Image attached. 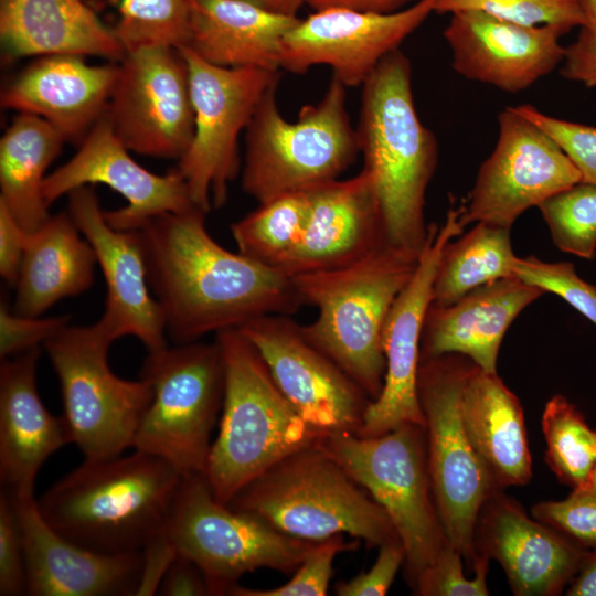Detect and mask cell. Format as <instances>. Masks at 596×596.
I'll use <instances>...</instances> for the list:
<instances>
[{"label": "cell", "instance_id": "d6a6232c", "mask_svg": "<svg viewBox=\"0 0 596 596\" xmlns=\"http://www.w3.org/2000/svg\"><path fill=\"white\" fill-rule=\"evenodd\" d=\"M510 231L476 223L466 234L453 238L439 260L432 304L448 306L482 285L515 276Z\"/></svg>", "mask_w": 596, "mask_h": 596}, {"label": "cell", "instance_id": "7c38bea8", "mask_svg": "<svg viewBox=\"0 0 596 596\" xmlns=\"http://www.w3.org/2000/svg\"><path fill=\"white\" fill-rule=\"evenodd\" d=\"M113 341L97 327L67 326L43 345L60 380L72 443L85 459L117 456L132 443L151 403L150 384L109 368Z\"/></svg>", "mask_w": 596, "mask_h": 596}, {"label": "cell", "instance_id": "816d5d0a", "mask_svg": "<svg viewBox=\"0 0 596 596\" xmlns=\"http://www.w3.org/2000/svg\"><path fill=\"white\" fill-rule=\"evenodd\" d=\"M417 0H305L313 11L342 8L362 12L393 13L407 8Z\"/></svg>", "mask_w": 596, "mask_h": 596}, {"label": "cell", "instance_id": "f1b7e54d", "mask_svg": "<svg viewBox=\"0 0 596 596\" xmlns=\"http://www.w3.org/2000/svg\"><path fill=\"white\" fill-rule=\"evenodd\" d=\"M461 415L493 486L504 490L526 485L532 478V457L523 408L497 372L472 366L462 390Z\"/></svg>", "mask_w": 596, "mask_h": 596}, {"label": "cell", "instance_id": "cb8c5ba5", "mask_svg": "<svg viewBox=\"0 0 596 596\" xmlns=\"http://www.w3.org/2000/svg\"><path fill=\"white\" fill-rule=\"evenodd\" d=\"M311 215L299 244L278 270L294 277L360 260L386 244L372 174L333 179L306 189Z\"/></svg>", "mask_w": 596, "mask_h": 596}, {"label": "cell", "instance_id": "1f68e13d", "mask_svg": "<svg viewBox=\"0 0 596 596\" xmlns=\"http://www.w3.org/2000/svg\"><path fill=\"white\" fill-rule=\"evenodd\" d=\"M64 137L43 118L20 113L0 140V202L24 232L49 217L42 185L45 171L58 156Z\"/></svg>", "mask_w": 596, "mask_h": 596}, {"label": "cell", "instance_id": "9c48e42d", "mask_svg": "<svg viewBox=\"0 0 596 596\" xmlns=\"http://www.w3.org/2000/svg\"><path fill=\"white\" fill-rule=\"evenodd\" d=\"M140 377L152 400L132 448L171 465L181 476L205 475L224 396L219 344L191 342L148 352Z\"/></svg>", "mask_w": 596, "mask_h": 596}, {"label": "cell", "instance_id": "44dd1931", "mask_svg": "<svg viewBox=\"0 0 596 596\" xmlns=\"http://www.w3.org/2000/svg\"><path fill=\"white\" fill-rule=\"evenodd\" d=\"M67 195V212L91 244L106 283L105 311L95 323L113 342L132 336L148 352L168 347L164 320L149 290L137 231L111 227L91 185Z\"/></svg>", "mask_w": 596, "mask_h": 596}, {"label": "cell", "instance_id": "e575fe53", "mask_svg": "<svg viewBox=\"0 0 596 596\" xmlns=\"http://www.w3.org/2000/svg\"><path fill=\"white\" fill-rule=\"evenodd\" d=\"M545 462L557 479L573 489L589 480L596 461V430L564 395L556 394L542 413Z\"/></svg>", "mask_w": 596, "mask_h": 596}, {"label": "cell", "instance_id": "74e56055", "mask_svg": "<svg viewBox=\"0 0 596 596\" xmlns=\"http://www.w3.org/2000/svg\"><path fill=\"white\" fill-rule=\"evenodd\" d=\"M478 11L509 22L550 25L565 34L583 22L581 0H434V12Z\"/></svg>", "mask_w": 596, "mask_h": 596}, {"label": "cell", "instance_id": "ee69618b", "mask_svg": "<svg viewBox=\"0 0 596 596\" xmlns=\"http://www.w3.org/2000/svg\"><path fill=\"white\" fill-rule=\"evenodd\" d=\"M68 315L41 318L23 316L10 310L7 304L0 306V356L18 355L62 331L70 324Z\"/></svg>", "mask_w": 596, "mask_h": 596}, {"label": "cell", "instance_id": "4dcf8cb0", "mask_svg": "<svg viewBox=\"0 0 596 596\" xmlns=\"http://www.w3.org/2000/svg\"><path fill=\"white\" fill-rule=\"evenodd\" d=\"M95 253L68 212L50 215L26 233L13 311L36 317L94 281Z\"/></svg>", "mask_w": 596, "mask_h": 596}, {"label": "cell", "instance_id": "60d3db41", "mask_svg": "<svg viewBox=\"0 0 596 596\" xmlns=\"http://www.w3.org/2000/svg\"><path fill=\"white\" fill-rule=\"evenodd\" d=\"M462 554L450 544L419 575L413 592L419 596H488L487 574L490 560L476 556L475 576L464 573Z\"/></svg>", "mask_w": 596, "mask_h": 596}, {"label": "cell", "instance_id": "d6986e66", "mask_svg": "<svg viewBox=\"0 0 596 596\" xmlns=\"http://www.w3.org/2000/svg\"><path fill=\"white\" fill-rule=\"evenodd\" d=\"M96 183L108 185L127 201L124 207L104 211L107 223L119 231H136L152 217L198 207L179 170L160 175L137 163L105 114L75 156L45 177L42 194L50 206L73 190Z\"/></svg>", "mask_w": 596, "mask_h": 596}, {"label": "cell", "instance_id": "277c9868", "mask_svg": "<svg viewBox=\"0 0 596 596\" xmlns=\"http://www.w3.org/2000/svg\"><path fill=\"white\" fill-rule=\"evenodd\" d=\"M214 340L225 381L205 477L214 498L227 505L249 481L322 437L284 396L257 349L238 329L220 331Z\"/></svg>", "mask_w": 596, "mask_h": 596}, {"label": "cell", "instance_id": "5bb4252c", "mask_svg": "<svg viewBox=\"0 0 596 596\" xmlns=\"http://www.w3.org/2000/svg\"><path fill=\"white\" fill-rule=\"evenodd\" d=\"M498 140L462 205V222L511 228L526 210L578 183L582 175L561 146L515 107L498 116Z\"/></svg>", "mask_w": 596, "mask_h": 596}, {"label": "cell", "instance_id": "5b68a950", "mask_svg": "<svg viewBox=\"0 0 596 596\" xmlns=\"http://www.w3.org/2000/svg\"><path fill=\"white\" fill-rule=\"evenodd\" d=\"M418 256L383 244L350 265L292 277L317 318L301 327L305 338L340 366L374 401L386 370L382 331L396 296Z\"/></svg>", "mask_w": 596, "mask_h": 596}, {"label": "cell", "instance_id": "ba28073f", "mask_svg": "<svg viewBox=\"0 0 596 596\" xmlns=\"http://www.w3.org/2000/svg\"><path fill=\"white\" fill-rule=\"evenodd\" d=\"M319 446L386 511L404 547V577L413 590L451 544L433 492L425 426L405 423L374 437L334 433Z\"/></svg>", "mask_w": 596, "mask_h": 596}, {"label": "cell", "instance_id": "ffe728a7", "mask_svg": "<svg viewBox=\"0 0 596 596\" xmlns=\"http://www.w3.org/2000/svg\"><path fill=\"white\" fill-rule=\"evenodd\" d=\"M476 556L499 562L517 596H557L577 574L587 549L526 514L496 489L482 503L473 530Z\"/></svg>", "mask_w": 596, "mask_h": 596}, {"label": "cell", "instance_id": "4fadbf2b", "mask_svg": "<svg viewBox=\"0 0 596 596\" xmlns=\"http://www.w3.org/2000/svg\"><path fill=\"white\" fill-rule=\"evenodd\" d=\"M189 70L194 110V134L177 169L193 203L207 212L222 206L241 161L238 137L246 129L267 91L278 84L279 72L211 64L190 49L179 47Z\"/></svg>", "mask_w": 596, "mask_h": 596}, {"label": "cell", "instance_id": "7dc6e473", "mask_svg": "<svg viewBox=\"0 0 596 596\" xmlns=\"http://www.w3.org/2000/svg\"><path fill=\"white\" fill-rule=\"evenodd\" d=\"M405 552L402 543H390L379 547L377 558L371 568L349 581H340L334 590L339 596H383L403 566Z\"/></svg>", "mask_w": 596, "mask_h": 596}, {"label": "cell", "instance_id": "ac0fdd59", "mask_svg": "<svg viewBox=\"0 0 596 596\" xmlns=\"http://www.w3.org/2000/svg\"><path fill=\"white\" fill-rule=\"evenodd\" d=\"M434 13V0H417L393 13L342 8L315 11L285 34L280 68L305 73L328 65L345 87L362 86L377 64Z\"/></svg>", "mask_w": 596, "mask_h": 596}, {"label": "cell", "instance_id": "d4e9b609", "mask_svg": "<svg viewBox=\"0 0 596 596\" xmlns=\"http://www.w3.org/2000/svg\"><path fill=\"white\" fill-rule=\"evenodd\" d=\"M40 348L0 365V479L11 493L34 492V481L46 459L72 443L64 416L44 406L36 389Z\"/></svg>", "mask_w": 596, "mask_h": 596}, {"label": "cell", "instance_id": "ab89813d", "mask_svg": "<svg viewBox=\"0 0 596 596\" xmlns=\"http://www.w3.org/2000/svg\"><path fill=\"white\" fill-rule=\"evenodd\" d=\"M513 272L524 283L561 297L596 326V286L582 279L572 263L517 256Z\"/></svg>", "mask_w": 596, "mask_h": 596}, {"label": "cell", "instance_id": "8992f818", "mask_svg": "<svg viewBox=\"0 0 596 596\" xmlns=\"http://www.w3.org/2000/svg\"><path fill=\"white\" fill-rule=\"evenodd\" d=\"M227 507L302 540L348 534L370 549L402 543L382 505L319 444L279 460L244 486Z\"/></svg>", "mask_w": 596, "mask_h": 596}, {"label": "cell", "instance_id": "f35d334b", "mask_svg": "<svg viewBox=\"0 0 596 596\" xmlns=\"http://www.w3.org/2000/svg\"><path fill=\"white\" fill-rule=\"evenodd\" d=\"M359 540L345 541L343 534L319 541L307 554L291 578L278 587L255 589L235 585L231 596H326L333 574V561L339 553L356 550Z\"/></svg>", "mask_w": 596, "mask_h": 596}, {"label": "cell", "instance_id": "4316f807", "mask_svg": "<svg viewBox=\"0 0 596 596\" xmlns=\"http://www.w3.org/2000/svg\"><path fill=\"white\" fill-rule=\"evenodd\" d=\"M545 292L517 276L482 285L448 306L430 305L421 359L461 354L486 372H497L504 334L514 319Z\"/></svg>", "mask_w": 596, "mask_h": 596}, {"label": "cell", "instance_id": "d590c367", "mask_svg": "<svg viewBox=\"0 0 596 596\" xmlns=\"http://www.w3.org/2000/svg\"><path fill=\"white\" fill-rule=\"evenodd\" d=\"M192 0H119L113 31L126 53L147 47H182L190 32Z\"/></svg>", "mask_w": 596, "mask_h": 596}, {"label": "cell", "instance_id": "2e32d148", "mask_svg": "<svg viewBox=\"0 0 596 596\" xmlns=\"http://www.w3.org/2000/svg\"><path fill=\"white\" fill-rule=\"evenodd\" d=\"M461 215L462 205L451 202L444 223L428 226L415 270L392 304L382 331L384 384L366 407L358 436H379L405 423L425 426L417 394L422 333L444 248L464 232Z\"/></svg>", "mask_w": 596, "mask_h": 596}, {"label": "cell", "instance_id": "836d02e7", "mask_svg": "<svg viewBox=\"0 0 596 596\" xmlns=\"http://www.w3.org/2000/svg\"><path fill=\"white\" fill-rule=\"evenodd\" d=\"M311 215L307 190L281 194L231 225L238 253L276 269L299 244Z\"/></svg>", "mask_w": 596, "mask_h": 596}, {"label": "cell", "instance_id": "8d00e7d4", "mask_svg": "<svg viewBox=\"0 0 596 596\" xmlns=\"http://www.w3.org/2000/svg\"><path fill=\"white\" fill-rule=\"evenodd\" d=\"M562 252L593 259L596 253V184L578 182L538 206Z\"/></svg>", "mask_w": 596, "mask_h": 596}, {"label": "cell", "instance_id": "f907efd6", "mask_svg": "<svg viewBox=\"0 0 596 596\" xmlns=\"http://www.w3.org/2000/svg\"><path fill=\"white\" fill-rule=\"evenodd\" d=\"M143 565L137 595L157 594L160 582L178 551L168 531L156 536L142 550Z\"/></svg>", "mask_w": 596, "mask_h": 596}, {"label": "cell", "instance_id": "7bdbcfd3", "mask_svg": "<svg viewBox=\"0 0 596 596\" xmlns=\"http://www.w3.org/2000/svg\"><path fill=\"white\" fill-rule=\"evenodd\" d=\"M531 514L585 549L596 547V494L573 489L564 500L535 503Z\"/></svg>", "mask_w": 596, "mask_h": 596}, {"label": "cell", "instance_id": "f6af8a7d", "mask_svg": "<svg viewBox=\"0 0 596 596\" xmlns=\"http://www.w3.org/2000/svg\"><path fill=\"white\" fill-rule=\"evenodd\" d=\"M26 594L25 554L21 529L9 493L0 494V595Z\"/></svg>", "mask_w": 596, "mask_h": 596}, {"label": "cell", "instance_id": "603a6c76", "mask_svg": "<svg viewBox=\"0 0 596 596\" xmlns=\"http://www.w3.org/2000/svg\"><path fill=\"white\" fill-rule=\"evenodd\" d=\"M565 33L554 26H530L478 11L450 14L443 35L457 74L515 94L561 65Z\"/></svg>", "mask_w": 596, "mask_h": 596}, {"label": "cell", "instance_id": "30bf717a", "mask_svg": "<svg viewBox=\"0 0 596 596\" xmlns=\"http://www.w3.org/2000/svg\"><path fill=\"white\" fill-rule=\"evenodd\" d=\"M475 363L461 354L421 359L418 401L425 418L428 466L437 509L450 543L473 570V530L497 488L470 443L461 395Z\"/></svg>", "mask_w": 596, "mask_h": 596}, {"label": "cell", "instance_id": "7a4b0ae2", "mask_svg": "<svg viewBox=\"0 0 596 596\" xmlns=\"http://www.w3.org/2000/svg\"><path fill=\"white\" fill-rule=\"evenodd\" d=\"M181 480L167 461L135 449L84 459L36 501L68 540L102 553L138 552L167 531Z\"/></svg>", "mask_w": 596, "mask_h": 596}, {"label": "cell", "instance_id": "b9f144b4", "mask_svg": "<svg viewBox=\"0 0 596 596\" xmlns=\"http://www.w3.org/2000/svg\"><path fill=\"white\" fill-rule=\"evenodd\" d=\"M515 109L547 132L567 153L582 175V182L596 184V127L542 113L523 104Z\"/></svg>", "mask_w": 596, "mask_h": 596}, {"label": "cell", "instance_id": "f546056e", "mask_svg": "<svg viewBox=\"0 0 596 596\" xmlns=\"http://www.w3.org/2000/svg\"><path fill=\"white\" fill-rule=\"evenodd\" d=\"M298 20L246 0H192L184 46L217 66L278 71L283 38Z\"/></svg>", "mask_w": 596, "mask_h": 596}, {"label": "cell", "instance_id": "8fae6325", "mask_svg": "<svg viewBox=\"0 0 596 596\" xmlns=\"http://www.w3.org/2000/svg\"><path fill=\"white\" fill-rule=\"evenodd\" d=\"M167 531L177 551L203 572L210 596L228 595L243 575L258 568L292 574L319 542L220 503L205 475L182 476Z\"/></svg>", "mask_w": 596, "mask_h": 596}, {"label": "cell", "instance_id": "681fc988", "mask_svg": "<svg viewBox=\"0 0 596 596\" xmlns=\"http://www.w3.org/2000/svg\"><path fill=\"white\" fill-rule=\"evenodd\" d=\"M26 232L0 202V275L15 286L25 246Z\"/></svg>", "mask_w": 596, "mask_h": 596}, {"label": "cell", "instance_id": "db71d44e", "mask_svg": "<svg viewBox=\"0 0 596 596\" xmlns=\"http://www.w3.org/2000/svg\"><path fill=\"white\" fill-rule=\"evenodd\" d=\"M248 2H252L269 12L283 14V15H289V17H297V12L300 9L302 4H305V0H246Z\"/></svg>", "mask_w": 596, "mask_h": 596}, {"label": "cell", "instance_id": "11a10c76", "mask_svg": "<svg viewBox=\"0 0 596 596\" xmlns=\"http://www.w3.org/2000/svg\"><path fill=\"white\" fill-rule=\"evenodd\" d=\"M578 489L596 494V461H595V466H594V469L592 471L588 482L586 483L585 487L578 488Z\"/></svg>", "mask_w": 596, "mask_h": 596}, {"label": "cell", "instance_id": "52a82bcc", "mask_svg": "<svg viewBox=\"0 0 596 596\" xmlns=\"http://www.w3.org/2000/svg\"><path fill=\"white\" fill-rule=\"evenodd\" d=\"M272 86L246 128L243 190L258 201L338 179L355 160L356 131L345 107V86L334 76L323 97L304 106L294 123L278 109Z\"/></svg>", "mask_w": 596, "mask_h": 596}, {"label": "cell", "instance_id": "83f0119b", "mask_svg": "<svg viewBox=\"0 0 596 596\" xmlns=\"http://www.w3.org/2000/svg\"><path fill=\"white\" fill-rule=\"evenodd\" d=\"M0 36L11 57L97 55L121 61L126 52L85 0H0Z\"/></svg>", "mask_w": 596, "mask_h": 596}, {"label": "cell", "instance_id": "e0dca14e", "mask_svg": "<svg viewBox=\"0 0 596 596\" xmlns=\"http://www.w3.org/2000/svg\"><path fill=\"white\" fill-rule=\"evenodd\" d=\"M238 330L257 349L276 385L322 438L358 434L371 400L287 315H266Z\"/></svg>", "mask_w": 596, "mask_h": 596}, {"label": "cell", "instance_id": "9f6ffc18", "mask_svg": "<svg viewBox=\"0 0 596 596\" xmlns=\"http://www.w3.org/2000/svg\"><path fill=\"white\" fill-rule=\"evenodd\" d=\"M86 1V0H85Z\"/></svg>", "mask_w": 596, "mask_h": 596}, {"label": "cell", "instance_id": "bcb514c9", "mask_svg": "<svg viewBox=\"0 0 596 596\" xmlns=\"http://www.w3.org/2000/svg\"><path fill=\"white\" fill-rule=\"evenodd\" d=\"M583 22L574 42L564 47L560 73L565 79L596 88V0H581Z\"/></svg>", "mask_w": 596, "mask_h": 596}, {"label": "cell", "instance_id": "f5cc1de1", "mask_svg": "<svg viewBox=\"0 0 596 596\" xmlns=\"http://www.w3.org/2000/svg\"><path fill=\"white\" fill-rule=\"evenodd\" d=\"M567 596H596V547L588 550L566 588Z\"/></svg>", "mask_w": 596, "mask_h": 596}, {"label": "cell", "instance_id": "c3c4849f", "mask_svg": "<svg viewBox=\"0 0 596 596\" xmlns=\"http://www.w3.org/2000/svg\"><path fill=\"white\" fill-rule=\"evenodd\" d=\"M157 594L163 596H210L206 578L201 568L178 552L167 568Z\"/></svg>", "mask_w": 596, "mask_h": 596}, {"label": "cell", "instance_id": "6da1fadb", "mask_svg": "<svg viewBox=\"0 0 596 596\" xmlns=\"http://www.w3.org/2000/svg\"><path fill=\"white\" fill-rule=\"evenodd\" d=\"M205 214L200 207L167 213L136 230L149 287L174 344L266 315L291 316L305 305L292 277L216 243Z\"/></svg>", "mask_w": 596, "mask_h": 596}, {"label": "cell", "instance_id": "9a60e30c", "mask_svg": "<svg viewBox=\"0 0 596 596\" xmlns=\"http://www.w3.org/2000/svg\"><path fill=\"white\" fill-rule=\"evenodd\" d=\"M104 114L129 151L180 159L194 134L189 70L181 50L158 46L126 53Z\"/></svg>", "mask_w": 596, "mask_h": 596}, {"label": "cell", "instance_id": "7402d4cb", "mask_svg": "<svg viewBox=\"0 0 596 596\" xmlns=\"http://www.w3.org/2000/svg\"><path fill=\"white\" fill-rule=\"evenodd\" d=\"M7 492L23 539L26 595H137L143 565L142 551L110 554L84 547L45 521L34 492Z\"/></svg>", "mask_w": 596, "mask_h": 596}, {"label": "cell", "instance_id": "3957f363", "mask_svg": "<svg viewBox=\"0 0 596 596\" xmlns=\"http://www.w3.org/2000/svg\"><path fill=\"white\" fill-rule=\"evenodd\" d=\"M359 151L374 180L386 244L419 256L428 234L425 194L438 158L417 115L408 58L387 54L362 85Z\"/></svg>", "mask_w": 596, "mask_h": 596}, {"label": "cell", "instance_id": "484cf974", "mask_svg": "<svg viewBox=\"0 0 596 596\" xmlns=\"http://www.w3.org/2000/svg\"><path fill=\"white\" fill-rule=\"evenodd\" d=\"M118 65H91L77 55L42 56L1 93V106L39 116L65 140L85 137L106 110Z\"/></svg>", "mask_w": 596, "mask_h": 596}]
</instances>
